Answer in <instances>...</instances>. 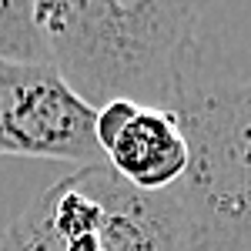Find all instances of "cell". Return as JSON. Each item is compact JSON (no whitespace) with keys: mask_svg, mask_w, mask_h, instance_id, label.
Instances as JSON below:
<instances>
[{"mask_svg":"<svg viewBox=\"0 0 251 251\" xmlns=\"http://www.w3.org/2000/svg\"><path fill=\"white\" fill-rule=\"evenodd\" d=\"M208 0H37L50 67L91 107L134 100L181 111L198 87Z\"/></svg>","mask_w":251,"mask_h":251,"instance_id":"cell-1","label":"cell"},{"mask_svg":"<svg viewBox=\"0 0 251 251\" xmlns=\"http://www.w3.org/2000/svg\"><path fill=\"white\" fill-rule=\"evenodd\" d=\"M177 117L191 164L174 194L194 251H251V80H198Z\"/></svg>","mask_w":251,"mask_h":251,"instance_id":"cell-2","label":"cell"},{"mask_svg":"<svg viewBox=\"0 0 251 251\" xmlns=\"http://www.w3.org/2000/svg\"><path fill=\"white\" fill-rule=\"evenodd\" d=\"M0 157L100 164L94 111L54 67L0 60Z\"/></svg>","mask_w":251,"mask_h":251,"instance_id":"cell-3","label":"cell"},{"mask_svg":"<svg viewBox=\"0 0 251 251\" xmlns=\"http://www.w3.org/2000/svg\"><path fill=\"white\" fill-rule=\"evenodd\" d=\"M94 137L104 164L141 191H168L191 164V144L174 111L117 97L94 111Z\"/></svg>","mask_w":251,"mask_h":251,"instance_id":"cell-4","label":"cell"},{"mask_svg":"<svg viewBox=\"0 0 251 251\" xmlns=\"http://www.w3.org/2000/svg\"><path fill=\"white\" fill-rule=\"evenodd\" d=\"M84 177L100 201V251H194L191 218L174 188L141 191L104 161L84 164Z\"/></svg>","mask_w":251,"mask_h":251,"instance_id":"cell-5","label":"cell"},{"mask_svg":"<svg viewBox=\"0 0 251 251\" xmlns=\"http://www.w3.org/2000/svg\"><path fill=\"white\" fill-rule=\"evenodd\" d=\"M0 60L47 64V44L37 27V0H0Z\"/></svg>","mask_w":251,"mask_h":251,"instance_id":"cell-6","label":"cell"},{"mask_svg":"<svg viewBox=\"0 0 251 251\" xmlns=\"http://www.w3.org/2000/svg\"><path fill=\"white\" fill-rule=\"evenodd\" d=\"M0 251H64V241L50 225V204L44 191L0 231Z\"/></svg>","mask_w":251,"mask_h":251,"instance_id":"cell-7","label":"cell"}]
</instances>
